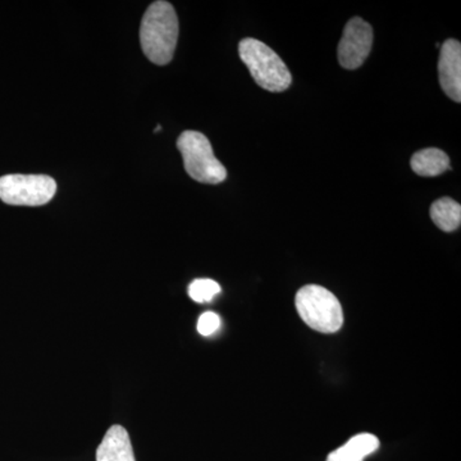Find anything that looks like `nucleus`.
<instances>
[{"label":"nucleus","instance_id":"obj_1","mask_svg":"<svg viewBox=\"0 0 461 461\" xmlns=\"http://www.w3.org/2000/svg\"><path fill=\"white\" fill-rule=\"evenodd\" d=\"M178 18L171 3L154 2L145 12L140 27L142 51L150 62L166 66L175 56Z\"/></svg>","mask_w":461,"mask_h":461},{"label":"nucleus","instance_id":"obj_5","mask_svg":"<svg viewBox=\"0 0 461 461\" xmlns=\"http://www.w3.org/2000/svg\"><path fill=\"white\" fill-rule=\"evenodd\" d=\"M57 193V184L45 175H7L0 177V200L9 205L48 204Z\"/></svg>","mask_w":461,"mask_h":461},{"label":"nucleus","instance_id":"obj_13","mask_svg":"<svg viewBox=\"0 0 461 461\" xmlns=\"http://www.w3.org/2000/svg\"><path fill=\"white\" fill-rule=\"evenodd\" d=\"M221 327V318L220 315L213 313V312H206V313L200 315L198 321V332L202 336L213 335V333L217 332Z\"/></svg>","mask_w":461,"mask_h":461},{"label":"nucleus","instance_id":"obj_9","mask_svg":"<svg viewBox=\"0 0 461 461\" xmlns=\"http://www.w3.org/2000/svg\"><path fill=\"white\" fill-rule=\"evenodd\" d=\"M379 448V439L371 433H360L351 437L338 450L332 451L327 461H364Z\"/></svg>","mask_w":461,"mask_h":461},{"label":"nucleus","instance_id":"obj_11","mask_svg":"<svg viewBox=\"0 0 461 461\" xmlns=\"http://www.w3.org/2000/svg\"><path fill=\"white\" fill-rule=\"evenodd\" d=\"M430 218L439 230L453 232L461 224V205L451 198L436 200L430 206Z\"/></svg>","mask_w":461,"mask_h":461},{"label":"nucleus","instance_id":"obj_6","mask_svg":"<svg viewBox=\"0 0 461 461\" xmlns=\"http://www.w3.org/2000/svg\"><path fill=\"white\" fill-rule=\"evenodd\" d=\"M373 45V29L359 17L348 21L339 44V62L346 69H357L366 62Z\"/></svg>","mask_w":461,"mask_h":461},{"label":"nucleus","instance_id":"obj_8","mask_svg":"<svg viewBox=\"0 0 461 461\" xmlns=\"http://www.w3.org/2000/svg\"><path fill=\"white\" fill-rule=\"evenodd\" d=\"M96 461H136L129 432L112 426L96 450Z\"/></svg>","mask_w":461,"mask_h":461},{"label":"nucleus","instance_id":"obj_12","mask_svg":"<svg viewBox=\"0 0 461 461\" xmlns=\"http://www.w3.org/2000/svg\"><path fill=\"white\" fill-rule=\"evenodd\" d=\"M221 293V286L217 282L209 278H200L191 282L189 286V296L193 302L204 304L212 302Z\"/></svg>","mask_w":461,"mask_h":461},{"label":"nucleus","instance_id":"obj_2","mask_svg":"<svg viewBox=\"0 0 461 461\" xmlns=\"http://www.w3.org/2000/svg\"><path fill=\"white\" fill-rule=\"evenodd\" d=\"M240 58L256 83L264 90L281 93L293 83V76L281 57L257 39H244L239 45Z\"/></svg>","mask_w":461,"mask_h":461},{"label":"nucleus","instance_id":"obj_4","mask_svg":"<svg viewBox=\"0 0 461 461\" xmlns=\"http://www.w3.org/2000/svg\"><path fill=\"white\" fill-rule=\"evenodd\" d=\"M177 148L184 158L185 171L191 178L211 185L226 180V168L214 156L211 141L204 133L182 132L177 140Z\"/></svg>","mask_w":461,"mask_h":461},{"label":"nucleus","instance_id":"obj_7","mask_svg":"<svg viewBox=\"0 0 461 461\" xmlns=\"http://www.w3.org/2000/svg\"><path fill=\"white\" fill-rule=\"evenodd\" d=\"M439 84L448 98L461 102V44L448 39L441 47L438 60Z\"/></svg>","mask_w":461,"mask_h":461},{"label":"nucleus","instance_id":"obj_3","mask_svg":"<svg viewBox=\"0 0 461 461\" xmlns=\"http://www.w3.org/2000/svg\"><path fill=\"white\" fill-rule=\"evenodd\" d=\"M295 304L300 318L318 332L335 333L344 324L341 304L327 288L318 285L300 288Z\"/></svg>","mask_w":461,"mask_h":461},{"label":"nucleus","instance_id":"obj_10","mask_svg":"<svg viewBox=\"0 0 461 461\" xmlns=\"http://www.w3.org/2000/svg\"><path fill=\"white\" fill-rule=\"evenodd\" d=\"M411 165L412 171L421 177H436L450 169V159L445 151L429 148L415 153Z\"/></svg>","mask_w":461,"mask_h":461}]
</instances>
